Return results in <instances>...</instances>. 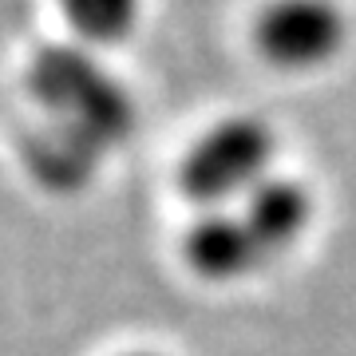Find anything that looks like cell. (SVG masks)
<instances>
[{"label":"cell","instance_id":"6","mask_svg":"<svg viewBox=\"0 0 356 356\" xmlns=\"http://www.w3.org/2000/svg\"><path fill=\"white\" fill-rule=\"evenodd\" d=\"M127 356H163V353H127Z\"/></svg>","mask_w":356,"mask_h":356},{"label":"cell","instance_id":"5","mask_svg":"<svg viewBox=\"0 0 356 356\" xmlns=\"http://www.w3.org/2000/svg\"><path fill=\"white\" fill-rule=\"evenodd\" d=\"M67 24L91 48H115L139 28L143 0H60Z\"/></svg>","mask_w":356,"mask_h":356},{"label":"cell","instance_id":"4","mask_svg":"<svg viewBox=\"0 0 356 356\" xmlns=\"http://www.w3.org/2000/svg\"><path fill=\"white\" fill-rule=\"evenodd\" d=\"M348 40V16L337 0H273L254 20V44L285 72H313L337 60Z\"/></svg>","mask_w":356,"mask_h":356},{"label":"cell","instance_id":"2","mask_svg":"<svg viewBox=\"0 0 356 356\" xmlns=\"http://www.w3.org/2000/svg\"><path fill=\"white\" fill-rule=\"evenodd\" d=\"M28 95L44 111L40 123L67 131L103 159L135 131V95L83 44H48L28 64Z\"/></svg>","mask_w":356,"mask_h":356},{"label":"cell","instance_id":"3","mask_svg":"<svg viewBox=\"0 0 356 356\" xmlns=\"http://www.w3.org/2000/svg\"><path fill=\"white\" fill-rule=\"evenodd\" d=\"M273 159H277V135L269 123L254 115L222 119L186 151L178 166V186L191 202L226 210L250 198L257 186H266L273 178L269 175Z\"/></svg>","mask_w":356,"mask_h":356},{"label":"cell","instance_id":"1","mask_svg":"<svg viewBox=\"0 0 356 356\" xmlns=\"http://www.w3.org/2000/svg\"><path fill=\"white\" fill-rule=\"evenodd\" d=\"M313 226V194L293 178H269L250 198L210 210L186 229V266L206 281H242L285 257Z\"/></svg>","mask_w":356,"mask_h":356}]
</instances>
